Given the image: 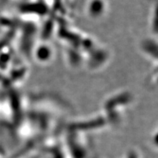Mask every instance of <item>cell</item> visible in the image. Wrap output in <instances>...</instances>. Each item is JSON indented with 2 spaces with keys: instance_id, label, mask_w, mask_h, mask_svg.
Masks as SVG:
<instances>
[]
</instances>
